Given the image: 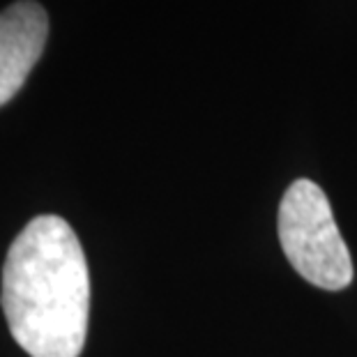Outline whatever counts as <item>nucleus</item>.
I'll return each mask as SVG.
<instances>
[{
	"instance_id": "f257e3e1",
	"label": "nucleus",
	"mask_w": 357,
	"mask_h": 357,
	"mask_svg": "<svg viewBox=\"0 0 357 357\" xmlns=\"http://www.w3.org/2000/svg\"><path fill=\"white\" fill-rule=\"evenodd\" d=\"M3 311L14 341L30 357H79L90 316V272L72 226L35 217L12 242L3 265Z\"/></svg>"
},
{
	"instance_id": "f03ea898",
	"label": "nucleus",
	"mask_w": 357,
	"mask_h": 357,
	"mask_svg": "<svg viewBox=\"0 0 357 357\" xmlns=\"http://www.w3.org/2000/svg\"><path fill=\"white\" fill-rule=\"evenodd\" d=\"M279 242L300 277L323 291L353 281V258L334 222L328 196L316 182L295 180L279 205Z\"/></svg>"
},
{
	"instance_id": "7ed1b4c3",
	"label": "nucleus",
	"mask_w": 357,
	"mask_h": 357,
	"mask_svg": "<svg viewBox=\"0 0 357 357\" xmlns=\"http://www.w3.org/2000/svg\"><path fill=\"white\" fill-rule=\"evenodd\" d=\"M49 37V17L35 0H19L0 12V106L24 88Z\"/></svg>"
}]
</instances>
